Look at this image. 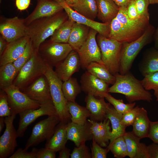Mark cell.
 Here are the masks:
<instances>
[{"instance_id": "ba28073f", "label": "cell", "mask_w": 158, "mask_h": 158, "mask_svg": "<svg viewBox=\"0 0 158 158\" xmlns=\"http://www.w3.org/2000/svg\"><path fill=\"white\" fill-rule=\"evenodd\" d=\"M60 122L58 116L55 115L48 116L36 123L32 128L24 149L27 150L31 147L48 140L53 135L56 126Z\"/></svg>"}, {"instance_id": "d4e9b609", "label": "cell", "mask_w": 158, "mask_h": 158, "mask_svg": "<svg viewBox=\"0 0 158 158\" xmlns=\"http://www.w3.org/2000/svg\"><path fill=\"white\" fill-rule=\"evenodd\" d=\"M97 17L103 23H110L117 15L119 9L112 0H96Z\"/></svg>"}, {"instance_id": "d590c367", "label": "cell", "mask_w": 158, "mask_h": 158, "mask_svg": "<svg viewBox=\"0 0 158 158\" xmlns=\"http://www.w3.org/2000/svg\"><path fill=\"white\" fill-rule=\"evenodd\" d=\"M62 88L63 95L68 102H75L76 97L82 91L77 79L72 77L63 82Z\"/></svg>"}, {"instance_id": "d6a6232c", "label": "cell", "mask_w": 158, "mask_h": 158, "mask_svg": "<svg viewBox=\"0 0 158 158\" xmlns=\"http://www.w3.org/2000/svg\"><path fill=\"white\" fill-rule=\"evenodd\" d=\"M86 70L109 85H113L115 82V77L104 65L97 62H92L88 65Z\"/></svg>"}, {"instance_id": "83f0119b", "label": "cell", "mask_w": 158, "mask_h": 158, "mask_svg": "<svg viewBox=\"0 0 158 158\" xmlns=\"http://www.w3.org/2000/svg\"><path fill=\"white\" fill-rule=\"evenodd\" d=\"M122 116V114L119 113L111 104L107 113V118L109 120L112 127L110 142L108 146H110L116 139L123 136L126 132V128L121 123Z\"/></svg>"}, {"instance_id": "c3c4849f", "label": "cell", "mask_w": 158, "mask_h": 158, "mask_svg": "<svg viewBox=\"0 0 158 158\" xmlns=\"http://www.w3.org/2000/svg\"><path fill=\"white\" fill-rule=\"evenodd\" d=\"M55 151L45 147L38 149L36 154V158H55Z\"/></svg>"}, {"instance_id": "680465c9", "label": "cell", "mask_w": 158, "mask_h": 158, "mask_svg": "<svg viewBox=\"0 0 158 158\" xmlns=\"http://www.w3.org/2000/svg\"><path fill=\"white\" fill-rule=\"evenodd\" d=\"M66 3L70 7L76 4L78 0H65Z\"/></svg>"}, {"instance_id": "7dc6e473", "label": "cell", "mask_w": 158, "mask_h": 158, "mask_svg": "<svg viewBox=\"0 0 158 158\" xmlns=\"http://www.w3.org/2000/svg\"><path fill=\"white\" fill-rule=\"evenodd\" d=\"M148 138L155 143H158V120L150 121Z\"/></svg>"}, {"instance_id": "4316f807", "label": "cell", "mask_w": 158, "mask_h": 158, "mask_svg": "<svg viewBox=\"0 0 158 158\" xmlns=\"http://www.w3.org/2000/svg\"><path fill=\"white\" fill-rule=\"evenodd\" d=\"M90 28L75 22L73 24L68 43L73 50L77 51L87 39Z\"/></svg>"}, {"instance_id": "5bb4252c", "label": "cell", "mask_w": 158, "mask_h": 158, "mask_svg": "<svg viewBox=\"0 0 158 158\" xmlns=\"http://www.w3.org/2000/svg\"><path fill=\"white\" fill-rule=\"evenodd\" d=\"M145 30L122 24L115 17L110 23L109 33L107 38L115 40L122 43H130L141 37Z\"/></svg>"}, {"instance_id": "ab89813d", "label": "cell", "mask_w": 158, "mask_h": 158, "mask_svg": "<svg viewBox=\"0 0 158 158\" xmlns=\"http://www.w3.org/2000/svg\"><path fill=\"white\" fill-rule=\"evenodd\" d=\"M34 51L32 43L29 39L23 53L13 62L18 73L22 67L30 59Z\"/></svg>"}, {"instance_id": "f1b7e54d", "label": "cell", "mask_w": 158, "mask_h": 158, "mask_svg": "<svg viewBox=\"0 0 158 158\" xmlns=\"http://www.w3.org/2000/svg\"><path fill=\"white\" fill-rule=\"evenodd\" d=\"M138 67L140 72L144 77L150 73L158 71V50L154 47L147 51Z\"/></svg>"}, {"instance_id": "ee69618b", "label": "cell", "mask_w": 158, "mask_h": 158, "mask_svg": "<svg viewBox=\"0 0 158 158\" xmlns=\"http://www.w3.org/2000/svg\"><path fill=\"white\" fill-rule=\"evenodd\" d=\"M91 146L92 158H106L109 151L108 147L103 148L94 140H92Z\"/></svg>"}, {"instance_id": "9c48e42d", "label": "cell", "mask_w": 158, "mask_h": 158, "mask_svg": "<svg viewBox=\"0 0 158 158\" xmlns=\"http://www.w3.org/2000/svg\"><path fill=\"white\" fill-rule=\"evenodd\" d=\"M2 90L7 95L12 115H16L26 110L37 109L41 106L13 84Z\"/></svg>"}, {"instance_id": "836d02e7", "label": "cell", "mask_w": 158, "mask_h": 158, "mask_svg": "<svg viewBox=\"0 0 158 158\" xmlns=\"http://www.w3.org/2000/svg\"><path fill=\"white\" fill-rule=\"evenodd\" d=\"M18 72L13 63L0 66V88L3 90L13 85Z\"/></svg>"}, {"instance_id": "e0dca14e", "label": "cell", "mask_w": 158, "mask_h": 158, "mask_svg": "<svg viewBox=\"0 0 158 158\" xmlns=\"http://www.w3.org/2000/svg\"><path fill=\"white\" fill-rule=\"evenodd\" d=\"M22 91L41 104L52 101L49 83L44 75L38 78Z\"/></svg>"}, {"instance_id": "7bdbcfd3", "label": "cell", "mask_w": 158, "mask_h": 158, "mask_svg": "<svg viewBox=\"0 0 158 158\" xmlns=\"http://www.w3.org/2000/svg\"><path fill=\"white\" fill-rule=\"evenodd\" d=\"M85 143L83 142L79 147H75L71 154V158H92L89 149Z\"/></svg>"}, {"instance_id": "484cf974", "label": "cell", "mask_w": 158, "mask_h": 158, "mask_svg": "<svg viewBox=\"0 0 158 158\" xmlns=\"http://www.w3.org/2000/svg\"><path fill=\"white\" fill-rule=\"evenodd\" d=\"M67 123L60 122L56 126L51 137L45 144V147L56 152L65 147L68 140L66 132Z\"/></svg>"}, {"instance_id": "9a60e30c", "label": "cell", "mask_w": 158, "mask_h": 158, "mask_svg": "<svg viewBox=\"0 0 158 158\" xmlns=\"http://www.w3.org/2000/svg\"><path fill=\"white\" fill-rule=\"evenodd\" d=\"M59 4L67 14L68 18L80 24L86 25L97 31L98 33L108 38L110 31V23H100L83 16L73 10L65 0H54Z\"/></svg>"}, {"instance_id": "44dd1931", "label": "cell", "mask_w": 158, "mask_h": 158, "mask_svg": "<svg viewBox=\"0 0 158 158\" xmlns=\"http://www.w3.org/2000/svg\"><path fill=\"white\" fill-rule=\"evenodd\" d=\"M104 97L87 95L85 98L86 107L90 113V119L97 122L102 121L107 118V113L111 105L106 102Z\"/></svg>"}, {"instance_id": "ac0fdd59", "label": "cell", "mask_w": 158, "mask_h": 158, "mask_svg": "<svg viewBox=\"0 0 158 158\" xmlns=\"http://www.w3.org/2000/svg\"><path fill=\"white\" fill-rule=\"evenodd\" d=\"M63 10L61 5L54 0H37L33 11L24 19L25 24L27 26L36 19L51 16Z\"/></svg>"}, {"instance_id": "f546056e", "label": "cell", "mask_w": 158, "mask_h": 158, "mask_svg": "<svg viewBox=\"0 0 158 158\" xmlns=\"http://www.w3.org/2000/svg\"><path fill=\"white\" fill-rule=\"evenodd\" d=\"M150 121L147 110L143 107H139L138 111L132 125V132L141 139L148 138Z\"/></svg>"}, {"instance_id": "b9f144b4", "label": "cell", "mask_w": 158, "mask_h": 158, "mask_svg": "<svg viewBox=\"0 0 158 158\" xmlns=\"http://www.w3.org/2000/svg\"><path fill=\"white\" fill-rule=\"evenodd\" d=\"M139 108V106L137 105L122 114L121 123L123 126L126 128L132 126L137 116Z\"/></svg>"}, {"instance_id": "f6af8a7d", "label": "cell", "mask_w": 158, "mask_h": 158, "mask_svg": "<svg viewBox=\"0 0 158 158\" xmlns=\"http://www.w3.org/2000/svg\"><path fill=\"white\" fill-rule=\"evenodd\" d=\"M138 14L140 17H145L150 19L148 6L150 4L149 0H135Z\"/></svg>"}, {"instance_id": "4fadbf2b", "label": "cell", "mask_w": 158, "mask_h": 158, "mask_svg": "<svg viewBox=\"0 0 158 158\" xmlns=\"http://www.w3.org/2000/svg\"><path fill=\"white\" fill-rule=\"evenodd\" d=\"M16 117L12 115L5 117L6 128L0 138V158H9L18 146L17 132L13 124Z\"/></svg>"}, {"instance_id": "8fae6325", "label": "cell", "mask_w": 158, "mask_h": 158, "mask_svg": "<svg viewBox=\"0 0 158 158\" xmlns=\"http://www.w3.org/2000/svg\"><path fill=\"white\" fill-rule=\"evenodd\" d=\"M19 121L16 130L17 137H22L28 126L39 117L43 116H57L52 101L41 104L36 109L26 110L19 114Z\"/></svg>"}, {"instance_id": "3957f363", "label": "cell", "mask_w": 158, "mask_h": 158, "mask_svg": "<svg viewBox=\"0 0 158 158\" xmlns=\"http://www.w3.org/2000/svg\"><path fill=\"white\" fill-rule=\"evenodd\" d=\"M46 63V70L44 75L49 83L53 104L60 122L67 123L71 121V116L68 110V101L62 90L63 82L58 77L53 67Z\"/></svg>"}, {"instance_id": "7c38bea8", "label": "cell", "mask_w": 158, "mask_h": 158, "mask_svg": "<svg viewBox=\"0 0 158 158\" xmlns=\"http://www.w3.org/2000/svg\"><path fill=\"white\" fill-rule=\"evenodd\" d=\"M26 29L24 19L0 18V34L8 43L26 36Z\"/></svg>"}, {"instance_id": "816d5d0a", "label": "cell", "mask_w": 158, "mask_h": 158, "mask_svg": "<svg viewBox=\"0 0 158 158\" xmlns=\"http://www.w3.org/2000/svg\"><path fill=\"white\" fill-rule=\"evenodd\" d=\"M31 0H16V6L19 10L22 11L25 10L29 6Z\"/></svg>"}, {"instance_id": "5b68a950", "label": "cell", "mask_w": 158, "mask_h": 158, "mask_svg": "<svg viewBox=\"0 0 158 158\" xmlns=\"http://www.w3.org/2000/svg\"><path fill=\"white\" fill-rule=\"evenodd\" d=\"M46 68V63L38 51L34 50L30 59L18 72L13 84L22 91L38 78L44 75Z\"/></svg>"}, {"instance_id": "cb8c5ba5", "label": "cell", "mask_w": 158, "mask_h": 158, "mask_svg": "<svg viewBox=\"0 0 158 158\" xmlns=\"http://www.w3.org/2000/svg\"><path fill=\"white\" fill-rule=\"evenodd\" d=\"M66 132L68 140L73 142L77 147L83 142L92 140L87 121L83 125L71 121L68 122L66 125Z\"/></svg>"}, {"instance_id": "6da1fadb", "label": "cell", "mask_w": 158, "mask_h": 158, "mask_svg": "<svg viewBox=\"0 0 158 158\" xmlns=\"http://www.w3.org/2000/svg\"><path fill=\"white\" fill-rule=\"evenodd\" d=\"M63 11L51 16L36 19L27 26L26 36L31 41L34 50L38 51L41 44L68 19L67 14Z\"/></svg>"}, {"instance_id": "9f6ffc18", "label": "cell", "mask_w": 158, "mask_h": 158, "mask_svg": "<svg viewBox=\"0 0 158 158\" xmlns=\"http://www.w3.org/2000/svg\"><path fill=\"white\" fill-rule=\"evenodd\" d=\"M154 48L158 50V26L157 29L155 31L154 34Z\"/></svg>"}, {"instance_id": "f907efd6", "label": "cell", "mask_w": 158, "mask_h": 158, "mask_svg": "<svg viewBox=\"0 0 158 158\" xmlns=\"http://www.w3.org/2000/svg\"><path fill=\"white\" fill-rule=\"evenodd\" d=\"M150 158H158V143H152L147 146Z\"/></svg>"}, {"instance_id": "bcb514c9", "label": "cell", "mask_w": 158, "mask_h": 158, "mask_svg": "<svg viewBox=\"0 0 158 158\" xmlns=\"http://www.w3.org/2000/svg\"><path fill=\"white\" fill-rule=\"evenodd\" d=\"M38 149L33 148L30 152H28L25 149L18 148L9 158H36Z\"/></svg>"}, {"instance_id": "6f0895ef", "label": "cell", "mask_w": 158, "mask_h": 158, "mask_svg": "<svg viewBox=\"0 0 158 158\" xmlns=\"http://www.w3.org/2000/svg\"><path fill=\"white\" fill-rule=\"evenodd\" d=\"M5 118L0 117V133L2 132L5 126Z\"/></svg>"}, {"instance_id": "f35d334b", "label": "cell", "mask_w": 158, "mask_h": 158, "mask_svg": "<svg viewBox=\"0 0 158 158\" xmlns=\"http://www.w3.org/2000/svg\"><path fill=\"white\" fill-rule=\"evenodd\" d=\"M142 84L147 90H153L154 95L158 101V71L150 73L144 76L141 80Z\"/></svg>"}, {"instance_id": "7a4b0ae2", "label": "cell", "mask_w": 158, "mask_h": 158, "mask_svg": "<svg viewBox=\"0 0 158 158\" xmlns=\"http://www.w3.org/2000/svg\"><path fill=\"white\" fill-rule=\"evenodd\" d=\"M116 78L114 83L109 87V93L123 95L129 103L142 100L150 102L152 95L145 90L141 81L136 79L129 71L124 74L119 73L114 75Z\"/></svg>"}, {"instance_id": "4dcf8cb0", "label": "cell", "mask_w": 158, "mask_h": 158, "mask_svg": "<svg viewBox=\"0 0 158 158\" xmlns=\"http://www.w3.org/2000/svg\"><path fill=\"white\" fill-rule=\"evenodd\" d=\"M71 7L73 10L89 19L94 20L97 17L96 0H78Z\"/></svg>"}, {"instance_id": "8992f818", "label": "cell", "mask_w": 158, "mask_h": 158, "mask_svg": "<svg viewBox=\"0 0 158 158\" xmlns=\"http://www.w3.org/2000/svg\"><path fill=\"white\" fill-rule=\"evenodd\" d=\"M96 40L100 49L102 60L105 66L113 75L118 73L122 43L99 33Z\"/></svg>"}, {"instance_id": "7402d4cb", "label": "cell", "mask_w": 158, "mask_h": 158, "mask_svg": "<svg viewBox=\"0 0 158 158\" xmlns=\"http://www.w3.org/2000/svg\"><path fill=\"white\" fill-rule=\"evenodd\" d=\"M127 150L128 156L130 158H150L147 146L140 142V139L131 131L123 135Z\"/></svg>"}, {"instance_id": "681fc988", "label": "cell", "mask_w": 158, "mask_h": 158, "mask_svg": "<svg viewBox=\"0 0 158 158\" xmlns=\"http://www.w3.org/2000/svg\"><path fill=\"white\" fill-rule=\"evenodd\" d=\"M127 9V15L130 19L135 20L140 17L137 11L135 0L132 1L128 4Z\"/></svg>"}, {"instance_id": "1f68e13d", "label": "cell", "mask_w": 158, "mask_h": 158, "mask_svg": "<svg viewBox=\"0 0 158 158\" xmlns=\"http://www.w3.org/2000/svg\"><path fill=\"white\" fill-rule=\"evenodd\" d=\"M68 106L72 122L80 125L86 123L90 113L86 107L80 105L75 102H68Z\"/></svg>"}, {"instance_id": "db71d44e", "label": "cell", "mask_w": 158, "mask_h": 158, "mask_svg": "<svg viewBox=\"0 0 158 158\" xmlns=\"http://www.w3.org/2000/svg\"><path fill=\"white\" fill-rule=\"evenodd\" d=\"M8 43L1 35L0 36V56L3 53L6 48Z\"/></svg>"}, {"instance_id": "91938a15", "label": "cell", "mask_w": 158, "mask_h": 158, "mask_svg": "<svg viewBox=\"0 0 158 158\" xmlns=\"http://www.w3.org/2000/svg\"><path fill=\"white\" fill-rule=\"evenodd\" d=\"M150 4H158V0H149Z\"/></svg>"}, {"instance_id": "277c9868", "label": "cell", "mask_w": 158, "mask_h": 158, "mask_svg": "<svg viewBox=\"0 0 158 158\" xmlns=\"http://www.w3.org/2000/svg\"><path fill=\"white\" fill-rule=\"evenodd\" d=\"M155 29L150 24L143 34L130 43H122L120 57L119 73L124 74L129 71L137 55L145 46L152 40Z\"/></svg>"}, {"instance_id": "f5cc1de1", "label": "cell", "mask_w": 158, "mask_h": 158, "mask_svg": "<svg viewBox=\"0 0 158 158\" xmlns=\"http://www.w3.org/2000/svg\"><path fill=\"white\" fill-rule=\"evenodd\" d=\"M71 150L66 147L60 150L58 158H69L70 157Z\"/></svg>"}, {"instance_id": "74e56055", "label": "cell", "mask_w": 158, "mask_h": 158, "mask_svg": "<svg viewBox=\"0 0 158 158\" xmlns=\"http://www.w3.org/2000/svg\"><path fill=\"white\" fill-rule=\"evenodd\" d=\"M105 99L119 114H123L132 109L136 104L135 102L125 104L122 99H117L108 93L105 97Z\"/></svg>"}, {"instance_id": "d6986e66", "label": "cell", "mask_w": 158, "mask_h": 158, "mask_svg": "<svg viewBox=\"0 0 158 158\" xmlns=\"http://www.w3.org/2000/svg\"><path fill=\"white\" fill-rule=\"evenodd\" d=\"M81 66L80 59L77 52L73 50L66 58L55 67L54 70L59 78L64 82L79 71Z\"/></svg>"}, {"instance_id": "e575fe53", "label": "cell", "mask_w": 158, "mask_h": 158, "mask_svg": "<svg viewBox=\"0 0 158 158\" xmlns=\"http://www.w3.org/2000/svg\"><path fill=\"white\" fill-rule=\"evenodd\" d=\"M75 22L68 18L55 30L50 40L55 42L68 43L72 27Z\"/></svg>"}, {"instance_id": "60d3db41", "label": "cell", "mask_w": 158, "mask_h": 158, "mask_svg": "<svg viewBox=\"0 0 158 158\" xmlns=\"http://www.w3.org/2000/svg\"><path fill=\"white\" fill-rule=\"evenodd\" d=\"M12 115L11 109L6 92L0 90V117H6Z\"/></svg>"}, {"instance_id": "ffe728a7", "label": "cell", "mask_w": 158, "mask_h": 158, "mask_svg": "<svg viewBox=\"0 0 158 158\" xmlns=\"http://www.w3.org/2000/svg\"><path fill=\"white\" fill-rule=\"evenodd\" d=\"M92 140L102 147H107L110 142L111 128L109 120L107 118L99 122L87 120Z\"/></svg>"}, {"instance_id": "603a6c76", "label": "cell", "mask_w": 158, "mask_h": 158, "mask_svg": "<svg viewBox=\"0 0 158 158\" xmlns=\"http://www.w3.org/2000/svg\"><path fill=\"white\" fill-rule=\"evenodd\" d=\"M26 36L8 43L5 50L0 56V66L13 63L24 52L29 40Z\"/></svg>"}, {"instance_id": "30bf717a", "label": "cell", "mask_w": 158, "mask_h": 158, "mask_svg": "<svg viewBox=\"0 0 158 158\" xmlns=\"http://www.w3.org/2000/svg\"><path fill=\"white\" fill-rule=\"evenodd\" d=\"M98 33L95 30L90 28L87 39L77 51L83 69H86L92 62H97L104 65L102 60L100 49L97 41L96 36Z\"/></svg>"}, {"instance_id": "52a82bcc", "label": "cell", "mask_w": 158, "mask_h": 158, "mask_svg": "<svg viewBox=\"0 0 158 158\" xmlns=\"http://www.w3.org/2000/svg\"><path fill=\"white\" fill-rule=\"evenodd\" d=\"M73 50L68 43L45 40L39 48L38 52L44 61L52 67H56L63 61Z\"/></svg>"}, {"instance_id": "94428289", "label": "cell", "mask_w": 158, "mask_h": 158, "mask_svg": "<svg viewBox=\"0 0 158 158\" xmlns=\"http://www.w3.org/2000/svg\"><path fill=\"white\" fill-rule=\"evenodd\" d=\"M2 0H0V3H1V1H2Z\"/></svg>"}, {"instance_id": "8d00e7d4", "label": "cell", "mask_w": 158, "mask_h": 158, "mask_svg": "<svg viewBox=\"0 0 158 158\" xmlns=\"http://www.w3.org/2000/svg\"><path fill=\"white\" fill-rule=\"evenodd\" d=\"M107 147L115 158H123L128 156L127 146L123 135L116 139Z\"/></svg>"}, {"instance_id": "2e32d148", "label": "cell", "mask_w": 158, "mask_h": 158, "mask_svg": "<svg viewBox=\"0 0 158 158\" xmlns=\"http://www.w3.org/2000/svg\"><path fill=\"white\" fill-rule=\"evenodd\" d=\"M80 82L82 91L87 95L104 98L109 93V85L87 71L81 75Z\"/></svg>"}, {"instance_id": "11a10c76", "label": "cell", "mask_w": 158, "mask_h": 158, "mask_svg": "<svg viewBox=\"0 0 158 158\" xmlns=\"http://www.w3.org/2000/svg\"><path fill=\"white\" fill-rule=\"evenodd\" d=\"M119 7H127L128 4L132 1L135 0H112Z\"/></svg>"}]
</instances>
